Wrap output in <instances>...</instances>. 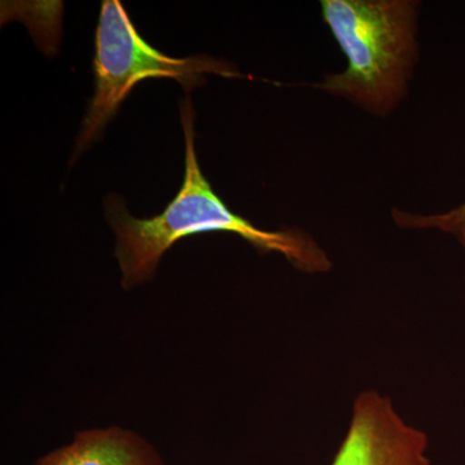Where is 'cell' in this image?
<instances>
[{
    "label": "cell",
    "mask_w": 465,
    "mask_h": 465,
    "mask_svg": "<svg viewBox=\"0 0 465 465\" xmlns=\"http://www.w3.org/2000/svg\"><path fill=\"white\" fill-rule=\"evenodd\" d=\"M185 134V174L183 186L157 216L136 219L118 195L106 202V216L116 235L115 256L121 266L122 286L133 289L145 282L177 241L202 232H224L240 235L262 252H278L305 273L330 271L331 262L317 242L298 229L262 231L226 206L202 173L194 149L191 101L182 105Z\"/></svg>",
    "instance_id": "cell-1"
},
{
    "label": "cell",
    "mask_w": 465,
    "mask_h": 465,
    "mask_svg": "<svg viewBox=\"0 0 465 465\" xmlns=\"http://www.w3.org/2000/svg\"><path fill=\"white\" fill-rule=\"evenodd\" d=\"M322 15L348 58L321 88L375 113L400 103L416 60V5L410 0H323Z\"/></svg>",
    "instance_id": "cell-2"
},
{
    "label": "cell",
    "mask_w": 465,
    "mask_h": 465,
    "mask_svg": "<svg viewBox=\"0 0 465 465\" xmlns=\"http://www.w3.org/2000/svg\"><path fill=\"white\" fill-rule=\"evenodd\" d=\"M94 45V94L76 142V154L99 136L139 82L171 78L192 90L202 84L204 74L243 76L225 61L210 56L173 58L162 54L143 41L119 0H104L101 5Z\"/></svg>",
    "instance_id": "cell-3"
},
{
    "label": "cell",
    "mask_w": 465,
    "mask_h": 465,
    "mask_svg": "<svg viewBox=\"0 0 465 465\" xmlns=\"http://www.w3.org/2000/svg\"><path fill=\"white\" fill-rule=\"evenodd\" d=\"M428 437L407 424L390 397L361 391L347 436L330 465H430Z\"/></svg>",
    "instance_id": "cell-4"
},
{
    "label": "cell",
    "mask_w": 465,
    "mask_h": 465,
    "mask_svg": "<svg viewBox=\"0 0 465 465\" xmlns=\"http://www.w3.org/2000/svg\"><path fill=\"white\" fill-rule=\"evenodd\" d=\"M36 465H162V460L146 440L112 428L78 433L74 442Z\"/></svg>",
    "instance_id": "cell-5"
},
{
    "label": "cell",
    "mask_w": 465,
    "mask_h": 465,
    "mask_svg": "<svg viewBox=\"0 0 465 465\" xmlns=\"http://www.w3.org/2000/svg\"><path fill=\"white\" fill-rule=\"evenodd\" d=\"M393 216L397 224L407 228H439L440 231L451 232L465 249V201L455 210L440 215L419 216L394 211Z\"/></svg>",
    "instance_id": "cell-6"
}]
</instances>
